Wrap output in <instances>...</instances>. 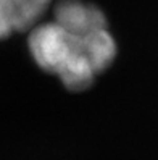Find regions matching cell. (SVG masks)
Wrapping results in <instances>:
<instances>
[{
  "label": "cell",
  "instance_id": "obj_1",
  "mask_svg": "<svg viewBox=\"0 0 158 160\" xmlns=\"http://www.w3.org/2000/svg\"><path fill=\"white\" fill-rule=\"evenodd\" d=\"M27 49L37 67L73 92L89 89L118 52L107 16L84 0L58 2L52 20L29 29Z\"/></svg>",
  "mask_w": 158,
  "mask_h": 160
},
{
  "label": "cell",
  "instance_id": "obj_2",
  "mask_svg": "<svg viewBox=\"0 0 158 160\" xmlns=\"http://www.w3.org/2000/svg\"><path fill=\"white\" fill-rule=\"evenodd\" d=\"M50 0H0V39L29 31L42 20Z\"/></svg>",
  "mask_w": 158,
  "mask_h": 160
}]
</instances>
